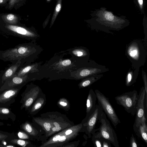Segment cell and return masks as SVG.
<instances>
[{
  "mask_svg": "<svg viewBox=\"0 0 147 147\" xmlns=\"http://www.w3.org/2000/svg\"><path fill=\"white\" fill-rule=\"evenodd\" d=\"M66 53L65 51L55 54L50 60L41 65L39 77L69 79L71 72L81 64L71 56L70 58H64Z\"/></svg>",
  "mask_w": 147,
  "mask_h": 147,
  "instance_id": "obj_1",
  "label": "cell"
},
{
  "mask_svg": "<svg viewBox=\"0 0 147 147\" xmlns=\"http://www.w3.org/2000/svg\"><path fill=\"white\" fill-rule=\"evenodd\" d=\"M42 50L36 42L20 44L13 47L0 51V60L12 63L20 61L24 67L34 62Z\"/></svg>",
  "mask_w": 147,
  "mask_h": 147,
  "instance_id": "obj_2",
  "label": "cell"
},
{
  "mask_svg": "<svg viewBox=\"0 0 147 147\" xmlns=\"http://www.w3.org/2000/svg\"><path fill=\"white\" fill-rule=\"evenodd\" d=\"M125 55L131 63L132 67L140 68L145 62L146 51L145 45L141 40H134L126 47Z\"/></svg>",
  "mask_w": 147,
  "mask_h": 147,
  "instance_id": "obj_3",
  "label": "cell"
},
{
  "mask_svg": "<svg viewBox=\"0 0 147 147\" xmlns=\"http://www.w3.org/2000/svg\"><path fill=\"white\" fill-rule=\"evenodd\" d=\"M109 70L106 66L100 65L89 60L88 62L79 65L71 73L69 79L79 80L90 76L101 74Z\"/></svg>",
  "mask_w": 147,
  "mask_h": 147,
  "instance_id": "obj_4",
  "label": "cell"
},
{
  "mask_svg": "<svg viewBox=\"0 0 147 147\" xmlns=\"http://www.w3.org/2000/svg\"><path fill=\"white\" fill-rule=\"evenodd\" d=\"M84 128L83 123L66 128L54 136L41 146L40 147L61 146L63 144L76 137L78 132Z\"/></svg>",
  "mask_w": 147,
  "mask_h": 147,
  "instance_id": "obj_5",
  "label": "cell"
},
{
  "mask_svg": "<svg viewBox=\"0 0 147 147\" xmlns=\"http://www.w3.org/2000/svg\"><path fill=\"white\" fill-rule=\"evenodd\" d=\"M138 97L137 92L134 90L117 96L115 98L117 104L123 107L127 113L134 116L136 112Z\"/></svg>",
  "mask_w": 147,
  "mask_h": 147,
  "instance_id": "obj_6",
  "label": "cell"
},
{
  "mask_svg": "<svg viewBox=\"0 0 147 147\" xmlns=\"http://www.w3.org/2000/svg\"><path fill=\"white\" fill-rule=\"evenodd\" d=\"M98 121L100 124L98 128L96 129V131H98L102 138L109 142L114 146L119 147V142L115 131L103 111Z\"/></svg>",
  "mask_w": 147,
  "mask_h": 147,
  "instance_id": "obj_7",
  "label": "cell"
},
{
  "mask_svg": "<svg viewBox=\"0 0 147 147\" xmlns=\"http://www.w3.org/2000/svg\"><path fill=\"white\" fill-rule=\"evenodd\" d=\"M7 34L31 41L36 42L40 37L36 31L25 27L7 24L4 26Z\"/></svg>",
  "mask_w": 147,
  "mask_h": 147,
  "instance_id": "obj_8",
  "label": "cell"
},
{
  "mask_svg": "<svg viewBox=\"0 0 147 147\" xmlns=\"http://www.w3.org/2000/svg\"><path fill=\"white\" fill-rule=\"evenodd\" d=\"M98 104L111 120L114 127L121 123L115 110L110 102L109 99L98 90H95Z\"/></svg>",
  "mask_w": 147,
  "mask_h": 147,
  "instance_id": "obj_9",
  "label": "cell"
},
{
  "mask_svg": "<svg viewBox=\"0 0 147 147\" xmlns=\"http://www.w3.org/2000/svg\"><path fill=\"white\" fill-rule=\"evenodd\" d=\"M39 87L32 83L27 84L24 91L21 94L20 103L22 104L20 109H28L35 101L40 92Z\"/></svg>",
  "mask_w": 147,
  "mask_h": 147,
  "instance_id": "obj_10",
  "label": "cell"
},
{
  "mask_svg": "<svg viewBox=\"0 0 147 147\" xmlns=\"http://www.w3.org/2000/svg\"><path fill=\"white\" fill-rule=\"evenodd\" d=\"M147 94L144 86L142 87L138 94V100L136 113V118L133 126L134 131L137 134L142 118L145 116V105L146 104ZM146 117V116H145Z\"/></svg>",
  "mask_w": 147,
  "mask_h": 147,
  "instance_id": "obj_11",
  "label": "cell"
},
{
  "mask_svg": "<svg viewBox=\"0 0 147 147\" xmlns=\"http://www.w3.org/2000/svg\"><path fill=\"white\" fill-rule=\"evenodd\" d=\"M38 78V75L34 74H28L20 76L14 75L5 81L0 87V91L20 85L25 86L28 82L37 79Z\"/></svg>",
  "mask_w": 147,
  "mask_h": 147,
  "instance_id": "obj_12",
  "label": "cell"
},
{
  "mask_svg": "<svg viewBox=\"0 0 147 147\" xmlns=\"http://www.w3.org/2000/svg\"><path fill=\"white\" fill-rule=\"evenodd\" d=\"M24 86L20 85L0 91V107H9L13 103L20 90Z\"/></svg>",
  "mask_w": 147,
  "mask_h": 147,
  "instance_id": "obj_13",
  "label": "cell"
},
{
  "mask_svg": "<svg viewBox=\"0 0 147 147\" xmlns=\"http://www.w3.org/2000/svg\"><path fill=\"white\" fill-rule=\"evenodd\" d=\"M103 111L102 108L98 104L96 105L93 113L89 116L87 121L83 123L84 129L89 138H90L92 134L96 131V124L98 121Z\"/></svg>",
  "mask_w": 147,
  "mask_h": 147,
  "instance_id": "obj_14",
  "label": "cell"
},
{
  "mask_svg": "<svg viewBox=\"0 0 147 147\" xmlns=\"http://www.w3.org/2000/svg\"><path fill=\"white\" fill-rule=\"evenodd\" d=\"M66 51L80 64L86 63L90 60V51L86 47H75L67 49Z\"/></svg>",
  "mask_w": 147,
  "mask_h": 147,
  "instance_id": "obj_15",
  "label": "cell"
},
{
  "mask_svg": "<svg viewBox=\"0 0 147 147\" xmlns=\"http://www.w3.org/2000/svg\"><path fill=\"white\" fill-rule=\"evenodd\" d=\"M42 62L32 63L20 68L14 75L22 76L28 74H34L39 77V73L41 67Z\"/></svg>",
  "mask_w": 147,
  "mask_h": 147,
  "instance_id": "obj_16",
  "label": "cell"
},
{
  "mask_svg": "<svg viewBox=\"0 0 147 147\" xmlns=\"http://www.w3.org/2000/svg\"><path fill=\"white\" fill-rule=\"evenodd\" d=\"M23 67V65L21 62L19 61L16 63H12L6 68L3 70L0 78L1 86L7 79L13 76L18 70Z\"/></svg>",
  "mask_w": 147,
  "mask_h": 147,
  "instance_id": "obj_17",
  "label": "cell"
},
{
  "mask_svg": "<svg viewBox=\"0 0 147 147\" xmlns=\"http://www.w3.org/2000/svg\"><path fill=\"white\" fill-rule=\"evenodd\" d=\"M97 100L95 92L92 89H90L89 91L86 101V115L82 123L85 122L89 116L94 111L96 105Z\"/></svg>",
  "mask_w": 147,
  "mask_h": 147,
  "instance_id": "obj_18",
  "label": "cell"
},
{
  "mask_svg": "<svg viewBox=\"0 0 147 147\" xmlns=\"http://www.w3.org/2000/svg\"><path fill=\"white\" fill-rule=\"evenodd\" d=\"M140 68H130L128 72L125 79V85L129 86L133 85L136 81L138 77Z\"/></svg>",
  "mask_w": 147,
  "mask_h": 147,
  "instance_id": "obj_19",
  "label": "cell"
},
{
  "mask_svg": "<svg viewBox=\"0 0 147 147\" xmlns=\"http://www.w3.org/2000/svg\"><path fill=\"white\" fill-rule=\"evenodd\" d=\"M32 121L42 127L45 131L46 135L50 132L53 127L52 121L50 119L34 117Z\"/></svg>",
  "mask_w": 147,
  "mask_h": 147,
  "instance_id": "obj_20",
  "label": "cell"
},
{
  "mask_svg": "<svg viewBox=\"0 0 147 147\" xmlns=\"http://www.w3.org/2000/svg\"><path fill=\"white\" fill-rule=\"evenodd\" d=\"M103 74H93L82 79L78 85L80 88L88 86L92 84L103 76Z\"/></svg>",
  "mask_w": 147,
  "mask_h": 147,
  "instance_id": "obj_21",
  "label": "cell"
},
{
  "mask_svg": "<svg viewBox=\"0 0 147 147\" xmlns=\"http://www.w3.org/2000/svg\"><path fill=\"white\" fill-rule=\"evenodd\" d=\"M20 127L21 129L29 135L32 138L35 137L37 136L38 131L32 124L28 121L22 123L20 125Z\"/></svg>",
  "mask_w": 147,
  "mask_h": 147,
  "instance_id": "obj_22",
  "label": "cell"
},
{
  "mask_svg": "<svg viewBox=\"0 0 147 147\" xmlns=\"http://www.w3.org/2000/svg\"><path fill=\"white\" fill-rule=\"evenodd\" d=\"M146 118L145 116L142 118L136 134L138 136L141 138L142 140L147 144V126L146 123Z\"/></svg>",
  "mask_w": 147,
  "mask_h": 147,
  "instance_id": "obj_23",
  "label": "cell"
},
{
  "mask_svg": "<svg viewBox=\"0 0 147 147\" xmlns=\"http://www.w3.org/2000/svg\"><path fill=\"white\" fill-rule=\"evenodd\" d=\"M45 99L42 97L38 98L33 103V105L28 109V112L31 115L36 113L45 103Z\"/></svg>",
  "mask_w": 147,
  "mask_h": 147,
  "instance_id": "obj_24",
  "label": "cell"
},
{
  "mask_svg": "<svg viewBox=\"0 0 147 147\" xmlns=\"http://www.w3.org/2000/svg\"><path fill=\"white\" fill-rule=\"evenodd\" d=\"M101 16L104 21L111 24L117 25L120 23V20H118L117 18L110 12L107 11L102 12Z\"/></svg>",
  "mask_w": 147,
  "mask_h": 147,
  "instance_id": "obj_25",
  "label": "cell"
},
{
  "mask_svg": "<svg viewBox=\"0 0 147 147\" xmlns=\"http://www.w3.org/2000/svg\"><path fill=\"white\" fill-rule=\"evenodd\" d=\"M8 143H10L15 145L21 146L22 147L31 146V142L29 141L20 139L14 137L11 138L6 141Z\"/></svg>",
  "mask_w": 147,
  "mask_h": 147,
  "instance_id": "obj_26",
  "label": "cell"
},
{
  "mask_svg": "<svg viewBox=\"0 0 147 147\" xmlns=\"http://www.w3.org/2000/svg\"><path fill=\"white\" fill-rule=\"evenodd\" d=\"M0 115L10 119L13 122L16 120V115L9 107H0Z\"/></svg>",
  "mask_w": 147,
  "mask_h": 147,
  "instance_id": "obj_27",
  "label": "cell"
},
{
  "mask_svg": "<svg viewBox=\"0 0 147 147\" xmlns=\"http://www.w3.org/2000/svg\"><path fill=\"white\" fill-rule=\"evenodd\" d=\"M3 19L6 23L9 24L16 25L18 21V16L12 13L4 15Z\"/></svg>",
  "mask_w": 147,
  "mask_h": 147,
  "instance_id": "obj_28",
  "label": "cell"
},
{
  "mask_svg": "<svg viewBox=\"0 0 147 147\" xmlns=\"http://www.w3.org/2000/svg\"><path fill=\"white\" fill-rule=\"evenodd\" d=\"M92 141L94 146L102 147V138L99 132L97 131L93 133L92 134Z\"/></svg>",
  "mask_w": 147,
  "mask_h": 147,
  "instance_id": "obj_29",
  "label": "cell"
},
{
  "mask_svg": "<svg viewBox=\"0 0 147 147\" xmlns=\"http://www.w3.org/2000/svg\"><path fill=\"white\" fill-rule=\"evenodd\" d=\"M62 0H57L55 8L51 22L50 28H51L57 18V17L60 11L61 7Z\"/></svg>",
  "mask_w": 147,
  "mask_h": 147,
  "instance_id": "obj_30",
  "label": "cell"
},
{
  "mask_svg": "<svg viewBox=\"0 0 147 147\" xmlns=\"http://www.w3.org/2000/svg\"><path fill=\"white\" fill-rule=\"evenodd\" d=\"M15 136V133L13 132L9 133L0 130V144H1V141L4 140L7 141Z\"/></svg>",
  "mask_w": 147,
  "mask_h": 147,
  "instance_id": "obj_31",
  "label": "cell"
},
{
  "mask_svg": "<svg viewBox=\"0 0 147 147\" xmlns=\"http://www.w3.org/2000/svg\"><path fill=\"white\" fill-rule=\"evenodd\" d=\"M15 137L20 139L27 140L32 138L29 135L21 129L19 130L16 134H15Z\"/></svg>",
  "mask_w": 147,
  "mask_h": 147,
  "instance_id": "obj_32",
  "label": "cell"
},
{
  "mask_svg": "<svg viewBox=\"0 0 147 147\" xmlns=\"http://www.w3.org/2000/svg\"><path fill=\"white\" fill-rule=\"evenodd\" d=\"M138 146V144L136 140L134 135L132 134L130 138L129 147H137Z\"/></svg>",
  "mask_w": 147,
  "mask_h": 147,
  "instance_id": "obj_33",
  "label": "cell"
},
{
  "mask_svg": "<svg viewBox=\"0 0 147 147\" xmlns=\"http://www.w3.org/2000/svg\"><path fill=\"white\" fill-rule=\"evenodd\" d=\"M142 76L144 83V87L146 93H147V80L146 74L145 72L142 70Z\"/></svg>",
  "mask_w": 147,
  "mask_h": 147,
  "instance_id": "obj_34",
  "label": "cell"
},
{
  "mask_svg": "<svg viewBox=\"0 0 147 147\" xmlns=\"http://www.w3.org/2000/svg\"><path fill=\"white\" fill-rule=\"evenodd\" d=\"M59 105L62 107L67 108L68 106V102L65 99H60L58 102Z\"/></svg>",
  "mask_w": 147,
  "mask_h": 147,
  "instance_id": "obj_35",
  "label": "cell"
},
{
  "mask_svg": "<svg viewBox=\"0 0 147 147\" xmlns=\"http://www.w3.org/2000/svg\"><path fill=\"white\" fill-rule=\"evenodd\" d=\"M102 147H111V143L107 140L102 138Z\"/></svg>",
  "mask_w": 147,
  "mask_h": 147,
  "instance_id": "obj_36",
  "label": "cell"
},
{
  "mask_svg": "<svg viewBox=\"0 0 147 147\" xmlns=\"http://www.w3.org/2000/svg\"><path fill=\"white\" fill-rule=\"evenodd\" d=\"M20 0H9V7H13Z\"/></svg>",
  "mask_w": 147,
  "mask_h": 147,
  "instance_id": "obj_37",
  "label": "cell"
},
{
  "mask_svg": "<svg viewBox=\"0 0 147 147\" xmlns=\"http://www.w3.org/2000/svg\"><path fill=\"white\" fill-rule=\"evenodd\" d=\"M50 15L51 14L48 16L47 18L45 20L43 24V27L44 28H45L49 22Z\"/></svg>",
  "mask_w": 147,
  "mask_h": 147,
  "instance_id": "obj_38",
  "label": "cell"
},
{
  "mask_svg": "<svg viewBox=\"0 0 147 147\" xmlns=\"http://www.w3.org/2000/svg\"><path fill=\"white\" fill-rule=\"evenodd\" d=\"M140 7L142 9L143 5V0H138Z\"/></svg>",
  "mask_w": 147,
  "mask_h": 147,
  "instance_id": "obj_39",
  "label": "cell"
},
{
  "mask_svg": "<svg viewBox=\"0 0 147 147\" xmlns=\"http://www.w3.org/2000/svg\"><path fill=\"white\" fill-rule=\"evenodd\" d=\"M8 118L1 115H0V119L2 120H7Z\"/></svg>",
  "mask_w": 147,
  "mask_h": 147,
  "instance_id": "obj_40",
  "label": "cell"
},
{
  "mask_svg": "<svg viewBox=\"0 0 147 147\" xmlns=\"http://www.w3.org/2000/svg\"><path fill=\"white\" fill-rule=\"evenodd\" d=\"M9 0H0V4H3L5 3Z\"/></svg>",
  "mask_w": 147,
  "mask_h": 147,
  "instance_id": "obj_41",
  "label": "cell"
},
{
  "mask_svg": "<svg viewBox=\"0 0 147 147\" xmlns=\"http://www.w3.org/2000/svg\"><path fill=\"white\" fill-rule=\"evenodd\" d=\"M3 70L0 71V79L3 73ZM1 86V84H0V87Z\"/></svg>",
  "mask_w": 147,
  "mask_h": 147,
  "instance_id": "obj_42",
  "label": "cell"
},
{
  "mask_svg": "<svg viewBox=\"0 0 147 147\" xmlns=\"http://www.w3.org/2000/svg\"><path fill=\"white\" fill-rule=\"evenodd\" d=\"M51 0H47V2H49Z\"/></svg>",
  "mask_w": 147,
  "mask_h": 147,
  "instance_id": "obj_43",
  "label": "cell"
}]
</instances>
